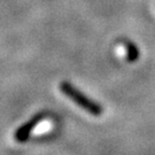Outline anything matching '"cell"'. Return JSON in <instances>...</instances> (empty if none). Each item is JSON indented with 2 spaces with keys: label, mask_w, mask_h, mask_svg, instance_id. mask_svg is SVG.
Listing matches in <instances>:
<instances>
[{
  "label": "cell",
  "mask_w": 155,
  "mask_h": 155,
  "mask_svg": "<svg viewBox=\"0 0 155 155\" xmlns=\"http://www.w3.org/2000/svg\"><path fill=\"white\" fill-rule=\"evenodd\" d=\"M60 91L62 94H64L67 98L71 100L72 102H75L77 106H79L82 109L87 111L89 114L93 116H100L104 113L102 106L95 102L94 100L89 98L86 94H84L81 90H78L76 86H74L71 83L63 81L60 84Z\"/></svg>",
  "instance_id": "1"
},
{
  "label": "cell",
  "mask_w": 155,
  "mask_h": 155,
  "mask_svg": "<svg viewBox=\"0 0 155 155\" xmlns=\"http://www.w3.org/2000/svg\"><path fill=\"white\" fill-rule=\"evenodd\" d=\"M44 113H38V114L33 115L29 121L23 123L20 127H17L15 133H14V139L16 140L17 143H20V144H23V143L28 141L29 138H30V134L32 133V131L36 129V127L38 125L39 123L44 120Z\"/></svg>",
  "instance_id": "2"
},
{
  "label": "cell",
  "mask_w": 155,
  "mask_h": 155,
  "mask_svg": "<svg viewBox=\"0 0 155 155\" xmlns=\"http://www.w3.org/2000/svg\"><path fill=\"white\" fill-rule=\"evenodd\" d=\"M124 48H125V55H127V60L129 62H136L140 56V51L137 47V45L130 41V40H125L124 41Z\"/></svg>",
  "instance_id": "3"
}]
</instances>
